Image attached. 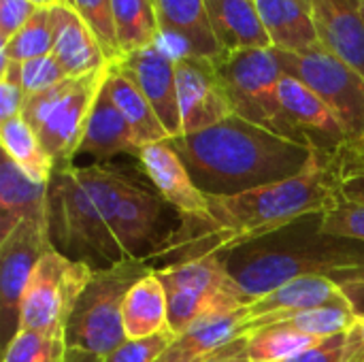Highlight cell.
I'll return each instance as SVG.
<instances>
[{
	"label": "cell",
	"instance_id": "ffe728a7",
	"mask_svg": "<svg viewBox=\"0 0 364 362\" xmlns=\"http://www.w3.org/2000/svg\"><path fill=\"white\" fill-rule=\"evenodd\" d=\"M119 154H130L139 158L141 145L136 143L126 117L113 102L109 83L105 81L92 107L77 156H90L96 164H107L113 156Z\"/></svg>",
	"mask_w": 364,
	"mask_h": 362
},
{
	"label": "cell",
	"instance_id": "f546056e",
	"mask_svg": "<svg viewBox=\"0 0 364 362\" xmlns=\"http://www.w3.org/2000/svg\"><path fill=\"white\" fill-rule=\"evenodd\" d=\"M318 230L322 235L364 243V175L352 171L348 162L343 190L335 205L320 215Z\"/></svg>",
	"mask_w": 364,
	"mask_h": 362
},
{
	"label": "cell",
	"instance_id": "2e32d148",
	"mask_svg": "<svg viewBox=\"0 0 364 362\" xmlns=\"http://www.w3.org/2000/svg\"><path fill=\"white\" fill-rule=\"evenodd\" d=\"M145 94L162 126L166 128L171 139L183 134L181 128V111H179V94H177V70L175 60L164 55L156 45L124 55L115 62Z\"/></svg>",
	"mask_w": 364,
	"mask_h": 362
},
{
	"label": "cell",
	"instance_id": "ee69618b",
	"mask_svg": "<svg viewBox=\"0 0 364 362\" xmlns=\"http://www.w3.org/2000/svg\"><path fill=\"white\" fill-rule=\"evenodd\" d=\"M64 362H105V361H102V356H96V354L83 352V350H73V348H68V352H66V361Z\"/></svg>",
	"mask_w": 364,
	"mask_h": 362
},
{
	"label": "cell",
	"instance_id": "8fae6325",
	"mask_svg": "<svg viewBox=\"0 0 364 362\" xmlns=\"http://www.w3.org/2000/svg\"><path fill=\"white\" fill-rule=\"evenodd\" d=\"M49 247L47 222L38 220L19 222L13 233L0 241V326L4 346L19 331L21 301L28 282Z\"/></svg>",
	"mask_w": 364,
	"mask_h": 362
},
{
	"label": "cell",
	"instance_id": "5b68a950",
	"mask_svg": "<svg viewBox=\"0 0 364 362\" xmlns=\"http://www.w3.org/2000/svg\"><path fill=\"white\" fill-rule=\"evenodd\" d=\"M154 269L145 260H122L96 269L66 326V346L107 356L126 341L122 312L130 288Z\"/></svg>",
	"mask_w": 364,
	"mask_h": 362
},
{
	"label": "cell",
	"instance_id": "7c38bea8",
	"mask_svg": "<svg viewBox=\"0 0 364 362\" xmlns=\"http://www.w3.org/2000/svg\"><path fill=\"white\" fill-rule=\"evenodd\" d=\"M171 233L173 228L166 224V203L162 196L134 179L122 196L111 222L115 262L147 260L164 245Z\"/></svg>",
	"mask_w": 364,
	"mask_h": 362
},
{
	"label": "cell",
	"instance_id": "5bb4252c",
	"mask_svg": "<svg viewBox=\"0 0 364 362\" xmlns=\"http://www.w3.org/2000/svg\"><path fill=\"white\" fill-rule=\"evenodd\" d=\"M160 36L156 47L171 60L188 55L218 60L224 51L209 21L205 0H154Z\"/></svg>",
	"mask_w": 364,
	"mask_h": 362
},
{
	"label": "cell",
	"instance_id": "52a82bcc",
	"mask_svg": "<svg viewBox=\"0 0 364 362\" xmlns=\"http://www.w3.org/2000/svg\"><path fill=\"white\" fill-rule=\"evenodd\" d=\"M111 64L83 77H68L62 83L26 98L21 117L38 134L43 147L55 162V169L73 164Z\"/></svg>",
	"mask_w": 364,
	"mask_h": 362
},
{
	"label": "cell",
	"instance_id": "b9f144b4",
	"mask_svg": "<svg viewBox=\"0 0 364 362\" xmlns=\"http://www.w3.org/2000/svg\"><path fill=\"white\" fill-rule=\"evenodd\" d=\"M356 318H364V273H354L337 284Z\"/></svg>",
	"mask_w": 364,
	"mask_h": 362
},
{
	"label": "cell",
	"instance_id": "30bf717a",
	"mask_svg": "<svg viewBox=\"0 0 364 362\" xmlns=\"http://www.w3.org/2000/svg\"><path fill=\"white\" fill-rule=\"evenodd\" d=\"M284 75L311 87L339 117L350 147L364 141V77L322 43L303 51H277Z\"/></svg>",
	"mask_w": 364,
	"mask_h": 362
},
{
	"label": "cell",
	"instance_id": "7a4b0ae2",
	"mask_svg": "<svg viewBox=\"0 0 364 362\" xmlns=\"http://www.w3.org/2000/svg\"><path fill=\"white\" fill-rule=\"evenodd\" d=\"M168 141L207 196H235L296 177L318 154L309 143L282 137L239 115Z\"/></svg>",
	"mask_w": 364,
	"mask_h": 362
},
{
	"label": "cell",
	"instance_id": "44dd1931",
	"mask_svg": "<svg viewBox=\"0 0 364 362\" xmlns=\"http://www.w3.org/2000/svg\"><path fill=\"white\" fill-rule=\"evenodd\" d=\"M260 21L277 51H303L320 43L311 0H254Z\"/></svg>",
	"mask_w": 364,
	"mask_h": 362
},
{
	"label": "cell",
	"instance_id": "d6986e66",
	"mask_svg": "<svg viewBox=\"0 0 364 362\" xmlns=\"http://www.w3.org/2000/svg\"><path fill=\"white\" fill-rule=\"evenodd\" d=\"M364 0H311L320 43L364 77Z\"/></svg>",
	"mask_w": 364,
	"mask_h": 362
},
{
	"label": "cell",
	"instance_id": "d6a6232c",
	"mask_svg": "<svg viewBox=\"0 0 364 362\" xmlns=\"http://www.w3.org/2000/svg\"><path fill=\"white\" fill-rule=\"evenodd\" d=\"M53 51V23L51 11L41 6L28 23L6 43L2 45V55L13 62H28L32 58H41Z\"/></svg>",
	"mask_w": 364,
	"mask_h": 362
},
{
	"label": "cell",
	"instance_id": "e575fe53",
	"mask_svg": "<svg viewBox=\"0 0 364 362\" xmlns=\"http://www.w3.org/2000/svg\"><path fill=\"white\" fill-rule=\"evenodd\" d=\"M68 6H73L83 21L94 30L98 36L109 62H117L122 58L117 34H115V21H113V0H64Z\"/></svg>",
	"mask_w": 364,
	"mask_h": 362
},
{
	"label": "cell",
	"instance_id": "bcb514c9",
	"mask_svg": "<svg viewBox=\"0 0 364 362\" xmlns=\"http://www.w3.org/2000/svg\"><path fill=\"white\" fill-rule=\"evenodd\" d=\"M30 2H34L36 6H45V9H49V6H55V4H62L64 0H30Z\"/></svg>",
	"mask_w": 364,
	"mask_h": 362
},
{
	"label": "cell",
	"instance_id": "d590c367",
	"mask_svg": "<svg viewBox=\"0 0 364 362\" xmlns=\"http://www.w3.org/2000/svg\"><path fill=\"white\" fill-rule=\"evenodd\" d=\"M64 79H68V75L64 73L62 64L58 62V58L53 53L21 62V85L26 90V96L45 92V90L62 83Z\"/></svg>",
	"mask_w": 364,
	"mask_h": 362
},
{
	"label": "cell",
	"instance_id": "d4e9b609",
	"mask_svg": "<svg viewBox=\"0 0 364 362\" xmlns=\"http://www.w3.org/2000/svg\"><path fill=\"white\" fill-rule=\"evenodd\" d=\"M356 316L346 299L314 307V309H303V312H292V314H271V316H260V318H245L241 326V335H252L262 329L271 326H286L318 339L335 337L341 333H350L352 326L356 324Z\"/></svg>",
	"mask_w": 364,
	"mask_h": 362
},
{
	"label": "cell",
	"instance_id": "7dc6e473",
	"mask_svg": "<svg viewBox=\"0 0 364 362\" xmlns=\"http://www.w3.org/2000/svg\"><path fill=\"white\" fill-rule=\"evenodd\" d=\"M346 162H348V166H350L352 171H356V173H360V175H364V169H360V166H356V164H354V162L350 160V156H348V154H346Z\"/></svg>",
	"mask_w": 364,
	"mask_h": 362
},
{
	"label": "cell",
	"instance_id": "6da1fadb",
	"mask_svg": "<svg viewBox=\"0 0 364 362\" xmlns=\"http://www.w3.org/2000/svg\"><path fill=\"white\" fill-rule=\"evenodd\" d=\"M346 183L343 149H318L311 164L296 177L235 196H207L209 213L200 220L179 218L164 245L145 262L160 269L200 256H226L290 224L326 213Z\"/></svg>",
	"mask_w": 364,
	"mask_h": 362
},
{
	"label": "cell",
	"instance_id": "f1b7e54d",
	"mask_svg": "<svg viewBox=\"0 0 364 362\" xmlns=\"http://www.w3.org/2000/svg\"><path fill=\"white\" fill-rule=\"evenodd\" d=\"M0 143L4 156L13 160L32 181L49 183L55 171V162L43 147L38 134L21 115L0 124Z\"/></svg>",
	"mask_w": 364,
	"mask_h": 362
},
{
	"label": "cell",
	"instance_id": "9c48e42d",
	"mask_svg": "<svg viewBox=\"0 0 364 362\" xmlns=\"http://www.w3.org/2000/svg\"><path fill=\"white\" fill-rule=\"evenodd\" d=\"M92 275L94 269L90 265L73 260L51 245L28 282L21 301L19 331L66 339L68 320Z\"/></svg>",
	"mask_w": 364,
	"mask_h": 362
},
{
	"label": "cell",
	"instance_id": "c3c4849f",
	"mask_svg": "<svg viewBox=\"0 0 364 362\" xmlns=\"http://www.w3.org/2000/svg\"><path fill=\"white\" fill-rule=\"evenodd\" d=\"M363 17H364V2H363Z\"/></svg>",
	"mask_w": 364,
	"mask_h": 362
},
{
	"label": "cell",
	"instance_id": "4fadbf2b",
	"mask_svg": "<svg viewBox=\"0 0 364 362\" xmlns=\"http://www.w3.org/2000/svg\"><path fill=\"white\" fill-rule=\"evenodd\" d=\"M183 134L207 130L232 113L218 60L188 55L175 62Z\"/></svg>",
	"mask_w": 364,
	"mask_h": 362
},
{
	"label": "cell",
	"instance_id": "ac0fdd59",
	"mask_svg": "<svg viewBox=\"0 0 364 362\" xmlns=\"http://www.w3.org/2000/svg\"><path fill=\"white\" fill-rule=\"evenodd\" d=\"M53 23V55L68 77H83L107 68L111 62L83 17L66 2L49 6Z\"/></svg>",
	"mask_w": 364,
	"mask_h": 362
},
{
	"label": "cell",
	"instance_id": "484cf974",
	"mask_svg": "<svg viewBox=\"0 0 364 362\" xmlns=\"http://www.w3.org/2000/svg\"><path fill=\"white\" fill-rule=\"evenodd\" d=\"M122 322H124L126 339H143L171 331L166 290L154 271L143 275L130 288L124 301Z\"/></svg>",
	"mask_w": 364,
	"mask_h": 362
},
{
	"label": "cell",
	"instance_id": "f6af8a7d",
	"mask_svg": "<svg viewBox=\"0 0 364 362\" xmlns=\"http://www.w3.org/2000/svg\"><path fill=\"white\" fill-rule=\"evenodd\" d=\"M348 156H350V160H352L356 166L364 169V141L358 147H348Z\"/></svg>",
	"mask_w": 364,
	"mask_h": 362
},
{
	"label": "cell",
	"instance_id": "74e56055",
	"mask_svg": "<svg viewBox=\"0 0 364 362\" xmlns=\"http://www.w3.org/2000/svg\"><path fill=\"white\" fill-rule=\"evenodd\" d=\"M26 90L21 85V62H13L2 55L0 66V119L21 115L26 105Z\"/></svg>",
	"mask_w": 364,
	"mask_h": 362
},
{
	"label": "cell",
	"instance_id": "e0dca14e",
	"mask_svg": "<svg viewBox=\"0 0 364 362\" xmlns=\"http://www.w3.org/2000/svg\"><path fill=\"white\" fill-rule=\"evenodd\" d=\"M279 98L288 117L314 147L328 154H337L350 147L346 128L341 126L335 111L303 81L284 75L279 83Z\"/></svg>",
	"mask_w": 364,
	"mask_h": 362
},
{
	"label": "cell",
	"instance_id": "7402d4cb",
	"mask_svg": "<svg viewBox=\"0 0 364 362\" xmlns=\"http://www.w3.org/2000/svg\"><path fill=\"white\" fill-rule=\"evenodd\" d=\"M23 220L47 222V183L32 181L13 160L0 166V241Z\"/></svg>",
	"mask_w": 364,
	"mask_h": 362
},
{
	"label": "cell",
	"instance_id": "7bdbcfd3",
	"mask_svg": "<svg viewBox=\"0 0 364 362\" xmlns=\"http://www.w3.org/2000/svg\"><path fill=\"white\" fill-rule=\"evenodd\" d=\"M343 362H364V318H358L348 333Z\"/></svg>",
	"mask_w": 364,
	"mask_h": 362
},
{
	"label": "cell",
	"instance_id": "4dcf8cb0",
	"mask_svg": "<svg viewBox=\"0 0 364 362\" xmlns=\"http://www.w3.org/2000/svg\"><path fill=\"white\" fill-rule=\"evenodd\" d=\"M113 21L122 58L154 47L160 36L154 0H113Z\"/></svg>",
	"mask_w": 364,
	"mask_h": 362
},
{
	"label": "cell",
	"instance_id": "277c9868",
	"mask_svg": "<svg viewBox=\"0 0 364 362\" xmlns=\"http://www.w3.org/2000/svg\"><path fill=\"white\" fill-rule=\"evenodd\" d=\"M134 179V175L109 162L55 169L47 183L51 245L94 271L115 265L111 222Z\"/></svg>",
	"mask_w": 364,
	"mask_h": 362
},
{
	"label": "cell",
	"instance_id": "603a6c76",
	"mask_svg": "<svg viewBox=\"0 0 364 362\" xmlns=\"http://www.w3.org/2000/svg\"><path fill=\"white\" fill-rule=\"evenodd\" d=\"M205 6L224 53L271 47L254 0H205Z\"/></svg>",
	"mask_w": 364,
	"mask_h": 362
},
{
	"label": "cell",
	"instance_id": "60d3db41",
	"mask_svg": "<svg viewBox=\"0 0 364 362\" xmlns=\"http://www.w3.org/2000/svg\"><path fill=\"white\" fill-rule=\"evenodd\" d=\"M200 362H252L247 354V335L230 339L228 344H224Z\"/></svg>",
	"mask_w": 364,
	"mask_h": 362
},
{
	"label": "cell",
	"instance_id": "836d02e7",
	"mask_svg": "<svg viewBox=\"0 0 364 362\" xmlns=\"http://www.w3.org/2000/svg\"><path fill=\"white\" fill-rule=\"evenodd\" d=\"M66 339L41 335L32 331H17V335L4 346L2 362H64Z\"/></svg>",
	"mask_w": 364,
	"mask_h": 362
},
{
	"label": "cell",
	"instance_id": "8992f818",
	"mask_svg": "<svg viewBox=\"0 0 364 362\" xmlns=\"http://www.w3.org/2000/svg\"><path fill=\"white\" fill-rule=\"evenodd\" d=\"M166 290L168 329L186 333L196 322L252 305L230 275L224 256H200L154 269Z\"/></svg>",
	"mask_w": 364,
	"mask_h": 362
},
{
	"label": "cell",
	"instance_id": "4316f807",
	"mask_svg": "<svg viewBox=\"0 0 364 362\" xmlns=\"http://www.w3.org/2000/svg\"><path fill=\"white\" fill-rule=\"evenodd\" d=\"M107 83H109L113 102L117 105V109L126 117V122H128L136 143L141 145V149L145 145L162 143V141L171 139L166 128L162 126L160 117L156 115L154 107L145 98V94L139 90V85L115 62L109 68Z\"/></svg>",
	"mask_w": 364,
	"mask_h": 362
},
{
	"label": "cell",
	"instance_id": "3957f363",
	"mask_svg": "<svg viewBox=\"0 0 364 362\" xmlns=\"http://www.w3.org/2000/svg\"><path fill=\"white\" fill-rule=\"evenodd\" d=\"M320 215L303 218L224 256L230 275L252 303L301 277H328L339 284L363 273L364 243L322 235Z\"/></svg>",
	"mask_w": 364,
	"mask_h": 362
},
{
	"label": "cell",
	"instance_id": "9a60e30c",
	"mask_svg": "<svg viewBox=\"0 0 364 362\" xmlns=\"http://www.w3.org/2000/svg\"><path fill=\"white\" fill-rule=\"evenodd\" d=\"M139 162L156 192L179 213V218L200 220L209 213L207 194L196 186L171 141L145 145L139 154Z\"/></svg>",
	"mask_w": 364,
	"mask_h": 362
},
{
	"label": "cell",
	"instance_id": "f35d334b",
	"mask_svg": "<svg viewBox=\"0 0 364 362\" xmlns=\"http://www.w3.org/2000/svg\"><path fill=\"white\" fill-rule=\"evenodd\" d=\"M38 9L30 0H0V45H6Z\"/></svg>",
	"mask_w": 364,
	"mask_h": 362
},
{
	"label": "cell",
	"instance_id": "ba28073f",
	"mask_svg": "<svg viewBox=\"0 0 364 362\" xmlns=\"http://www.w3.org/2000/svg\"><path fill=\"white\" fill-rule=\"evenodd\" d=\"M218 68L235 115L282 137L309 143L282 105L279 83L284 70L273 47L222 53Z\"/></svg>",
	"mask_w": 364,
	"mask_h": 362
},
{
	"label": "cell",
	"instance_id": "cb8c5ba5",
	"mask_svg": "<svg viewBox=\"0 0 364 362\" xmlns=\"http://www.w3.org/2000/svg\"><path fill=\"white\" fill-rule=\"evenodd\" d=\"M247 307L209 316L196 322L186 333L177 335L156 362H200L207 358L211 352H215L230 339L241 337V326L247 318Z\"/></svg>",
	"mask_w": 364,
	"mask_h": 362
},
{
	"label": "cell",
	"instance_id": "83f0119b",
	"mask_svg": "<svg viewBox=\"0 0 364 362\" xmlns=\"http://www.w3.org/2000/svg\"><path fill=\"white\" fill-rule=\"evenodd\" d=\"M346 299L341 288L328 277H301L279 286L267 297L247 307V318H260L271 314H292L303 309L322 307Z\"/></svg>",
	"mask_w": 364,
	"mask_h": 362
},
{
	"label": "cell",
	"instance_id": "1f68e13d",
	"mask_svg": "<svg viewBox=\"0 0 364 362\" xmlns=\"http://www.w3.org/2000/svg\"><path fill=\"white\" fill-rule=\"evenodd\" d=\"M322 339L286 329L271 326L247 335V354L252 362H284L318 346Z\"/></svg>",
	"mask_w": 364,
	"mask_h": 362
},
{
	"label": "cell",
	"instance_id": "8d00e7d4",
	"mask_svg": "<svg viewBox=\"0 0 364 362\" xmlns=\"http://www.w3.org/2000/svg\"><path fill=\"white\" fill-rule=\"evenodd\" d=\"M177 335L173 331L158 333L143 339H126L119 348H115L111 354H107L105 362H156L164 350L173 344Z\"/></svg>",
	"mask_w": 364,
	"mask_h": 362
},
{
	"label": "cell",
	"instance_id": "ab89813d",
	"mask_svg": "<svg viewBox=\"0 0 364 362\" xmlns=\"http://www.w3.org/2000/svg\"><path fill=\"white\" fill-rule=\"evenodd\" d=\"M346 344H348V333L326 337L318 346H314V348L305 350L303 354L284 362H343Z\"/></svg>",
	"mask_w": 364,
	"mask_h": 362
}]
</instances>
